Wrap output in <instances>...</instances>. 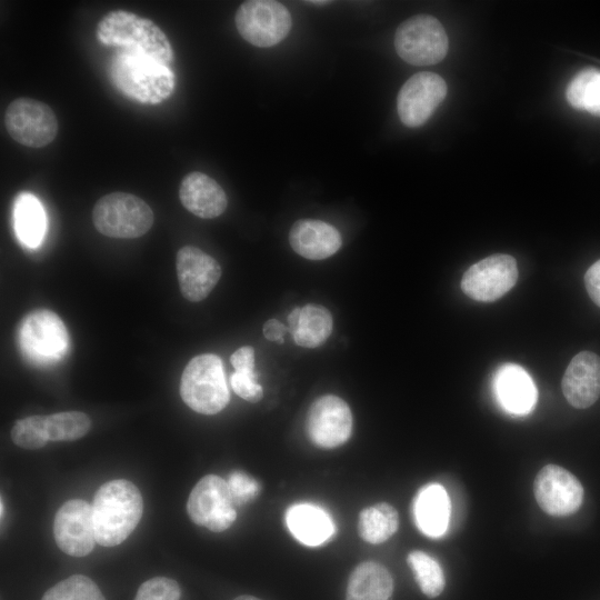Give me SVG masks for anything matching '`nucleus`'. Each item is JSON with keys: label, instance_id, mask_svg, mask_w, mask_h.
Listing matches in <instances>:
<instances>
[{"label": "nucleus", "instance_id": "obj_25", "mask_svg": "<svg viewBox=\"0 0 600 600\" xmlns=\"http://www.w3.org/2000/svg\"><path fill=\"white\" fill-rule=\"evenodd\" d=\"M398 528V512L387 502L364 508L359 514L358 532L366 542L382 543L390 539Z\"/></svg>", "mask_w": 600, "mask_h": 600}, {"label": "nucleus", "instance_id": "obj_3", "mask_svg": "<svg viewBox=\"0 0 600 600\" xmlns=\"http://www.w3.org/2000/svg\"><path fill=\"white\" fill-rule=\"evenodd\" d=\"M110 78L128 98L143 104H158L174 91L170 68L146 56L121 50L111 61Z\"/></svg>", "mask_w": 600, "mask_h": 600}, {"label": "nucleus", "instance_id": "obj_35", "mask_svg": "<svg viewBox=\"0 0 600 600\" xmlns=\"http://www.w3.org/2000/svg\"><path fill=\"white\" fill-rule=\"evenodd\" d=\"M234 371H254V350L250 346H243L230 357Z\"/></svg>", "mask_w": 600, "mask_h": 600}, {"label": "nucleus", "instance_id": "obj_22", "mask_svg": "<svg viewBox=\"0 0 600 600\" xmlns=\"http://www.w3.org/2000/svg\"><path fill=\"white\" fill-rule=\"evenodd\" d=\"M392 592L389 570L376 561H363L349 577L346 600H390Z\"/></svg>", "mask_w": 600, "mask_h": 600}, {"label": "nucleus", "instance_id": "obj_18", "mask_svg": "<svg viewBox=\"0 0 600 600\" xmlns=\"http://www.w3.org/2000/svg\"><path fill=\"white\" fill-rule=\"evenodd\" d=\"M179 198L182 206L202 219H213L224 212L228 198L222 187L206 173L193 171L181 181Z\"/></svg>", "mask_w": 600, "mask_h": 600}, {"label": "nucleus", "instance_id": "obj_7", "mask_svg": "<svg viewBox=\"0 0 600 600\" xmlns=\"http://www.w3.org/2000/svg\"><path fill=\"white\" fill-rule=\"evenodd\" d=\"M234 20L240 36L259 48L278 44L289 34L292 27L289 10L273 0L242 2L236 12Z\"/></svg>", "mask_w": 600, "mask_h": 600}, {"label": "nucleus", "instance_id": "obj_1", "mask_svg": "<svg viewBox=\"0 0 600 600\" xmlns=\"http://www.w3.org/2000/svg\"><path fill=\"white\" fill-rule=\"evenodd\" d=\"M97 543L114 547L123 542L138 526L143 500L130 481L116 479L102 484L92 503Z\"/></svg>", "mask_w": 600, "mask_h": 600}, {"label": "nucleus", "instance_id": "obj_31", "mask_svg": "<svg viewBox=\"0 0 600 600\" xmlns=\"http://www.w3.org/2000/svg\"><path fill=\"white\" fill-rule=\"evenodd\" d=\"M13 443L23 449H39L49 442L46 416H30L19 419L11 429Z\"/></svg>", "mask_w": 600, "mask_h": 600}, {"label": "nucleus", "instance_id": "obj_15", "mask_svg": "<svg viewBox=\"0 0 600 600\" xmlns=\"http://www.w3.org/2000/svg\"><path fill=\"white\" fill-rule=\"evenodd\" d=\"M57 546L72 557L89 554L97 542L92 506L82 499L66 501L53 522Z\"/></svg>", "mask_w": 600, "mask_h": 600}, {"label": "nucleus", "instance_id": "obj_26", "mask_svg": "<svg viewBox=\"0 0 600 600\" xmlns=\"http://www.w3.org/2000/svg\"><path fill=\"white\" fill-rule=\"evenodd\" d=\"M332 327V316L326 307L306 304L300 310L299 323L292 333L294 342L303 348H317L329 338Z\"/></svg>", "mask_w": 600, "mask_h": 600}, {"label": "nucleus", "instance_id": "obj_17", "mask_svg": "<svg viewBox=\"0 0 600 600\" xmlns=\"http://www.w3.org/2000/svg\"><path fill=\"white\" fill-rule=\"evenodd\" d=\"M561 388L572 407H591L600 397V357L590 351L577 353L566 369Z\"/></svg>", "mask_w": 600, "mask_h": 600}, {"label": "nucleus", "instance_id": "obj_21", "mask_svg": "<svg viewBox=\"0 0 600 600\" xmlns=\"http://www.w3.org/2000/svg\"><path fill=\"white\" fill-rule=\"evenodd\" d=\"M413 517L426 536H442L450 517V500L443 487L437 483L422 487L413 500Z\"/></svg>", "mask_w": 600, "mask_h": 600}, {"label": "nucleus", "instance_id": "obj_8", "mask_svg": "<svg viewBox=\"0 0 600 600\" xmlns=\"http://www.w3.org/2000/svg\"><path fill=\"white\" fill-rule=\"evenodd\" d=\"M234 506L228 482L219 476L208 474L191 490L187 511L196 524L221 532L230 528L237 519Z\"/></svg>", "mask_w": 600, "mask_h": 600}, {"label": "nucleus", "instance_id": "obj_34", "mask_svg": "<svg viewBox=\"0 0 600 600\" xmlns=\"http://www.w3.org/2000/svg\"><path fill=\"white\" fill-rule=\"evenodd\" d=\"M227 482L236 504H243L252 500L260 491L257 480L242 471L231 472Z\"/></svg>", "mask_w": 600, "mask_h": 600}, {"label": "nucleus", "instance_id": "obj_2", "mask_svg": "<svg viewBox=\"0 0 600 600\" xmlns=\"http://www.w3.org/2000/svg\"><path fill=\"white\" fill-rule=\"evenodd\" d=\"M98 40L106 46L139 53L166 66L173 61V50L167 34L150 19L130 11L113 10L98 23Z\"/></svg>", "mask_w": 600, "mask_h": 600}, {"label": "nucleus", "instance_id": "obj_20", "mask_svg": "<svg viewBox=\"0 0 600 600\" xmlns=\"http://www.w3.org/2000/svg\"><path fill=\"white\" fill-rule=\"evenodd\" d=\"M494 390L500 404L510 413L527 414L537 401L536 386L518 364L501 366L494 377Z\"/></svg>", "mask_w": 600, "mask_h": 600}, {"label": "nucleus", "instance_id": "obj_38", "mask_svg": "<svg viewBox=\"0 0 600 600\" xmlns=\"http://www.w3.org/2000/svg\"><path fill=\"white\" fill-rule=\"evenodd\" d=\"M300 310L301 308L297 307L294 308L290 314L288 316V329L291 333H293V331L297 329L298 327V323H299V317H300Z\"/></svg>", "mask_w": 600, "mask_h": 600}, {"label": "nucleus", "instance_id": "obj_36", "mask_svg": "<svg viewBox=\"0 0 600 600\" xmlns=\"http://www.w3.org/2000/svg\"><path fill=\"white\" fill-rule=\"evenodd\" d=\"M584 284L591 300L600 307V260L596 261L584 274Z\"/></svg>", "mask_w": 600, "mask_h": 600}, {"label": "nucleus", "instance_id": "obj_9", "mask_svg": "<svg viewBox=\"0 0 600 600\" xmlns=\"http://www.w3.org/2000/svg\"><path fill=\"white\" fill-rule=\"evenodd\" d=\"M4 127L18 143L30 148H42L58 134V119L53 110L42 101L21 97L7 107Z\"/></svg>", "mask_w": 600, "mask_h": 600}, {"label": "nucleus", "instance_id": "obj_16", "mask_svg": "<svg viewBox=\"0 0 600 600\" xmlns=\"http://www.w3.org/2000/svg\"><path fill=\"white\" fill-rule=\"evenodd\" d=\"M176 269L181 294L191 302L206 299L221 277L218 261L194 246L179 249Z\"/></svg>", "mask_w": 600, "mask_h": 600}, {"label": "nucleus", "instance_id": "obj_13", "mask_svg": "<svg viewBox=\"0 0 600 600\" xmlns=\"http://www.w3.org/2000/svg\"><path fill=\"white\" fill-rule=\"evenodd\" d=\"M447 94L446 81L437 73L422 71L401 87L397 109L401 122L409 128L426 123Z\"/></svg>", "mask_w": 600, "mask_h": 600}, {"label": "nucleus", "instance_id": "obj_40", "mask_svg": "<svg viewBox=\"0 0 600 600\" xmlns=\"http://www.w3.org/2000/svg\"><path fill=\"white\" fill-rule=\"evenodd\" d=\"M310 3H314V4H327L328 1H309Z\"/></svg>", "mask_w": 600, "mask_h": 600}, {"label": "nucleus", "instance_id": "obj_11", "mask_svg": "<svg viewBox=\"0 0 600 600\" xmlns=\"http://www.w3.org/2000/svg\"><path fill=\"white\" fill-rule=\"evenodd\" d=\"M20 344L32 359H60L68 349L69 337L64 323L54 312L40 309L27 314L20 327Z\"/></svg>", "mask_w": 600, "mask_h": 600}, {"label": "nucleus", "instance_id": "obj_6", "mask_svg": "<svg viewBox=\"0 0 600 600\" xmlns=\"http://www.w3.org/2000/svg\"><path fill=\"white\" fill-rule=\"evenodd\" d=\"M394 47L403 61L413 66H431L443 60L449 41L438 19L417 14L398 27Z\"/></svg>", "mask_w": 600, "mask_h": 600}, {"label": "nucleus", "instance_id": "obj_23", "mask_svg": "<svg viewBox=\"0 0 600 600\" xmlns=\"http://www.w3.org/2000/svg\"><path fill=\"white\" fill-rule=\"evenodd\" d=\"M286 520L292 536L307 546H319L333 534L331 518L313 504L292 506L287 511Z\"/></svg>", "mask_w": 600, "mask_h": 600}, {"label": "nucleus", "instance_id": "obj_32", "mask_svg": "<svg viewBox=\"0 0 600 600\" xmlns=\"http://www.w3.org/2000/svg\"><path fill=\"white\" fill-rule=\"evenodd\" d=\"M178 582L167 577H154L144 581L138 589L134 600H180Z\"/></svg>", "mask_w": 600, "mask_h": 600}, {"label": "nucleus", "instance_id": "obj_12", "mask_svg": "<svg viewBox=\"0 0 600 600\" xmlns=\"http://www.w3.org/2000/svg\"><path fill=\"white\" fill-rule=\"evenodd\" d=\"M518 268L509 254H492L472 264L461 279V290L471 299L492 302L517 282Z\"/></svg>", "mask_w": 600, "mask_h": 600}, {"label": "nucleus", "instance_id": "obj_19", "mask_svg": "<svg viewBox=\"0 0 600 600\" xmlns=\"http://www.w3.org/2000/svg\"><path fill=\"white\" fill-rule=\"evenodd\" d=\"M289 242L299 256L309 260H322L340 249L342 239L339 231L324 221L301 219L292 224Z\"/></svg>", "mask_w": 600, "mask_h": 600}, {"label": "nucleus", "instance_id": "obj_39", "mask_svg": "<svg viewBox=\"0 0 600 600\" xmlns=\"http://www.w3.org/2000/svg\"><path fill=\"white\" fill-rule=\"evenodd\" d=\"M233 600H261L257 597H253V596H249V594H242V596H239L237 598H234Z\"/></svg>", "mask_w": 600, "mask_h": 600}, {"label": "nucleus", "instance_id": "obj_27", "mask_svg": "<svg viewBox=\"0 0 600 600\" xmlns=\"http://www.w3.org/2000/svg\"><path fill=\"white\" fill-rule=\"evenodd\" d=\"M566 97L574 109L600 117V70L587 68L569 82Z\"/></svg>", "mask_w": 600, "mask_h": 600}, {"label": "nucleus", "instance_id": "obj_29", "mask_svg": "<svg viewBox=\"0 0 600 600\" xmlns=\"http://www.w3.org/2000/svg\"><path fill=\"white\" fill-rule=\"evenodd\" d=\"M49 441H72L86 436L91 428L88 414L80 411H64L46 416Z\"/></svg>", "mask_w": 600, "mask_h": 600}, {"label": "nucleus", "instance_id": "obj_41", "mask_svg": "<svg viewBox=\"0 0 600 600\" xmlns=\"http://www.w3.org/2000/svg\"><path fill=\"white\" fill-rule=\"evenodd\" d=\"M0 508H1V518H2L3 517V501H2V499H1V507Z\"/></svg>", "mask_w": 600, "mask_h": 600}, {"label": "nucleus", "instance_id": "obj_5", "mask_svg": "<svg viewBox=\"0 0 600 600\" xmlns=\"http://www.w3.org/2000/svg\"><path fill=\"white\" fill-rule=\"evenodd\" d=\"M153 221L154 216L150 206L128 192L108 193L96 202L92 210L94 228L110 238H139L150 230Z\"/></svg>", "mask_w": 600, "mask_h": 600}, {"label": "nucleus", "instance_id": "obj_4", "mask_svg": "<svg viewBox=\"0 0 600 600\" xmlns=\"http://www.w3.org/2000/svg\"><path fill=\"white\" fill-rule=\"evenodd\" d=\"M180 396L198 413L220 412L230 400L221 359L212 353L192 358L181 374Z\"/></svg>", "mask_w": 600, "mask_h": 600}, {"label": "nucleus", "instance_id": "obj_10", "mask_svg": "<svg viewBox=\"0 0 600 600\" xmlns=\"http://www.w3.org/2000/svg\"><path fill=\"white\" fill-rule=\"evenodd\" d=\"M352 424V413L347 402L338 396L326 394L310 406L306 430L314 446L333 449L348 441Z\"/></svg>", "mask_w": 600, "mask_h": 600}, {"label": "nucleus", "instance_id": "obj_24", "mask_svg": "<svg viewBox=\"0 0 600 600\" xmlns=\"http://www.w3.org/2000/svg\"><path fill=\"white\" fill-rule=\"evenodd\" d=\"M13 226L17 237L27 247H37L46 231V214L40 201L30 193H21L13 204Z\"/></svg>", "mask_w": 600, "mask_h": 600}, {"label": "nucleus", "instance_id": "obj_37", "mask_svg": "<svg viewBox=\"0 0 600 600\" xmlns=\"http://www.w3.org/2000/svg\"><path fill=\"white\" fill-rule=\"evenodd\" d=\"M262 331L267 340L283 343V336L289 329L277 319H269L263 324Z\"/></svg>", "mask_w": 600, "mask_h": 600}, {"label": "nucleus", "instance_id": "obj_28", "mask_svg": "<svg viewBox=\"0 0 600 600\" xmlns=\"http://www.w3.org/2000/svg\"><path fill=\"white\" fill-rule=\"evenodd\" d=\"M407 562L423 594L428 598H437L441 594L446 580L437 560L423 551L413 550L408 554Z\"/></svg>", "mask_w": 600, "mask_h": 600}, {"label": "nucleus", "instance_id": "obj_33", "mask_svg": "<svg viewBox=\"0 0 600 600\" xmlns=\"http://www.w3.org/2000/svg\"><path fill=\"white\" fill-rule=\"evenodd\" d=\"M233 391L249 402H258L263 396L254 371H234L230 378Z\"/></svg>", "mask_w": 600, "mask_h": 600}, {"label": "nucleus", "instance_id": "obj_14", "mask_svg": "<svg viewBox=\"0 0 600 600\" xmlns=\"http://www.w3.org/2000/svg\"><path fill=\"white\" fill-rule=\"evenodd\" d=\"M533 493L546 513L566 517L579 510L584 491L571 472L557 464H547L536 476Z\"/></svg>", "mask_w": 600, "mask_h": 600}, {"label": "nucleus", "instance_id": "obj_30", "mask_svg": "<svg viewBox=\"0 0 600 600\" xmlns=\"http://www.w3.org/2000/svg\"><path fill=\"white\" fill-rule=\"evenodd\" d=\"M41 600H106V598L90 578L74 574L48 589Z\"/></svg>", "mask_w": 600, "mask_h": 600}]
</instances>
